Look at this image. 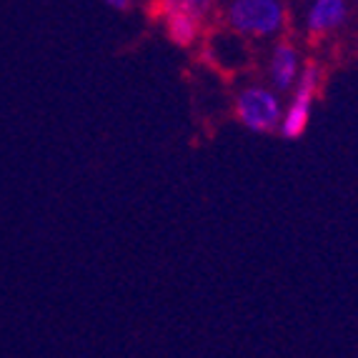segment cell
<instances>
[{"mask_svg": "<svg viewBox=\"0 0 358 358\" xmlns=\"http://www.w3.org/2000/svg\"><path fill=\"white\" fill-rule=\"evenodd\" d=\"M271 83L278 93H286V90L296 88L301 76V58L299 50L293 48V43L281 41L275 43L273 53H271Z\"/></svg>", "mask_w": 358, "mask_h": 358, "instance_id": "obj_6", "label": "cell"}, {"mask_svg": "<svg viewBox=\"0 0 358 358\" xmlns=\"http://www.w3.org/2000/svg\"><path fill=\"white\" fill-rule=\"evenodd\" d=\"M318 83H321V71H318L316 63L303 66V73L299 76V83L293 90V98L286 110H283L281 126H278L283 138L296 141V138H301L306 133L310 120V108H313V101H316L318 93Z\"/></svg>", "mask_w": 358, "mask_h": 358, "instance_id": "obj_3", "label": "cell"}, {"mask_svg": "<svg viewBox=\"0 0 358 358\" xmlns=\"http://www.w3.org/2000/svg\"><path fill=\"white\" fill-rule=\"evenodd\" d=\"M348 20V3L343 0H316L306 10V33L313 38L334 33Z\"/></svg>", "mask_w": 358, "mask_h": 358, "instance_id": "obj_5", "label": "cell"}, {"mask_svg": "<svg viewBox=\"0 0 358 358\" xmlns=\"http://www.w3.org/2000/svg\"><path fill=\"white\" fill-rule=\"evenodd\" d=\"M108 6L115 8V10H128V8H131V3H128V0H110Z\"/></svg>", "mask_w": 358, "mask_h": 358, "instance_id": "obj_7", "label": "cell"}, {"mask_svg": "<svg viewBox=\"0 0 358 358\" xmlns=\"http://www.w3.org/2000/svg\"><path fill=\"white\" fill-rule=\"evenodd\" d=\"M236 118L251 133H271L278 131L283 118L281 101L271 88L263 85H248L236 96Z\"/></svg>", "mask_w": 358, "mask_h": 358, "instance_id": "obj_2", "label": "cell"}, {"mask_svg": "<svg viewBox=\"0 0 358 358\" xmlns=\"http://www.w3.org/2000/svg\"><path fill=\"white\" fill-rule=\"evenodd\" d=\"M158 8L163 13V23H166V33L171 43H176L180 48H188L196 43L206 13L213 6L206 0H168Z\"/></svg>", "mask_w": 358, "mask_h": 358, "instance_id": "obj_4", "label": "cell"}, {"mask_svg": "<svg viewBox=\"0 0 358 358\" xmlns=\"http://www.w3.org/2000/svg\"><path fill=\"white\" fill-rule=\"evenodd\" d=\"M226 20L241 36L271 38L286 25V6L278 0H233L226 8Z\"/></svg>", "mask_w": 358, "mask_h": 358, "instance_id": "obj_1", "label": "cell"}]
</instances>
